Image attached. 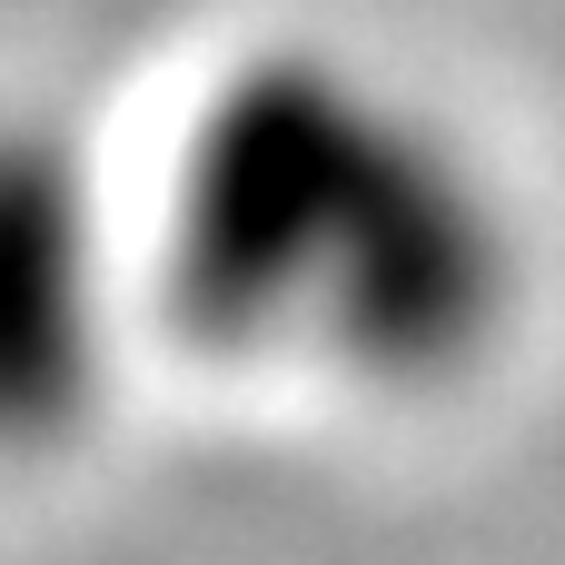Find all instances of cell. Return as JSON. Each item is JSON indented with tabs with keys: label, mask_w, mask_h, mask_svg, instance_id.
Listing matches in <instances>:
<instances>
[{
	"label": "cell",
	"mask_w": 565,
	"mask_h": 565,
	"mask_svg": "<svg viewBox=\"0 0 565 565\" xmlns=\"http://www.w3.org/2000/svg\"><path fill=\"white\" fill-rule=\"evenodd\" d=\"M258 199L268 209H238L218 258L238 318L298 328L367 377L467 367L516 298L497 199L387 99L308 89L298 119L258 139Z\"/></svg>",
	"instance_id": "obj_1"
}]
</instances>
